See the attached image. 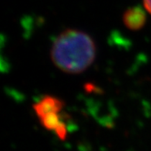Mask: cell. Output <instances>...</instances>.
Segmentation results:
<instances>
[{
  "label": "cell",
  "instance_id": "obj_6",
  "mask_svg": "<svg viewBox=\"0 0 151 151\" xmlns=\"http://www.w3.org/2000/svg\"><path fill=\"white\" fill-rule=\"evenodd\" d=\"M68 126V132L69 133H72V132H75V131H77L78 130V126L72 123V122H69L67 124Z\"/></svg>",
  "mask_w": 151,
  "mask_h": 151
},
{
  "label": "cell",
  "instance_id": "obj_3",
  "mask_svg": "<svg viewBox=\"0 0 151 151\" xmlns=\"http://www.w3.org/2000/svg\"><path fill=\"white\" fill-rule=\"evenodd\" d=\"M146 12L137 6L127 9L123 16L124 25L131 30L141 29L146 24Z\"/></svg>",
  "mask_w": 151,
  "mask_h": 151
},
{
  "label": "cell",
  "instance_id": "obj_1",
  "mask_svg": "<svg viewBox=\"0 0 151 151\" xmlns=\"http://www.w3.org/2000/svg\"><path fill=\"white\" fill-rule=\"evenodd\" d=\"M96 47L86 32L75 28L65 30L55 38L51 46L53 64L67 74H80L94 63Z\"/></svg>",
  "mask_w": 151,
  "mask_h": 151
},
{
  "label": "cell",
  "instance_id": "obj_4",
  "mask_svg": "<svg viewBox=\"0 0 151 151\" xmlns=\"http://www.w3.org/2000/svg\"><path fill=\"white\" fill-rule=\"evenodd\" d=\"M40 118L41 124L45 128H47L49 131H54L57 128V127L61 123L63 120L61 116L58 112H51L42 116Z\"/></svg>",
  "mask_w": 151,
  "mask_h": 151
},
{
  "label": "cell",
  "instance_id": "obj_7",
  "mask_svg": "<svg viewBox=\"0 0 151 151\" xmlns=\"http://www.w3.org/2000/svg\"><path fill=\"white\" fill-rule=\"evenodd\" d=\"M143 4L147 12H148L151 15V0H143Z\"/></svg>",
  "mask_w": 151,
  "mask_h": 151
},
{
  "label": "cell",
  "instance_id": "obj_2",
  "mask_svg": "<svg viewBox=\"0 0 151 151\" xmlns=\"http://www.w3.org/2000/svg\"><path fill=\"white\" fill-rule=\"evenodd\" d=\"M64 106V103L58 98L53 96H44L42 99H38L34 105V110L38 117H41L46 114L51 112L59 113Z\"/></svg>",
  "mask_w": 151,
  "mask_h": 151
},
{
  "label": "cell",
  "instance_id": "obj_5",
  "mask_svg": "<svg viewBox=\"0 0 151 151\" xmlns=\"http://www.w3.org/2000/svg\"><path fill=\"white\" fill-rule=\"evenodd\" d=\"M54 132H55V134L57 135V137H58L60 140H65V139L67 138L68 132V129L67 124L62 120L61 123L57 127V128L55 129V130H54Z\"/></svg>",
  "mask_w": 151,
  "mask_h": 151
}]
</instances>
